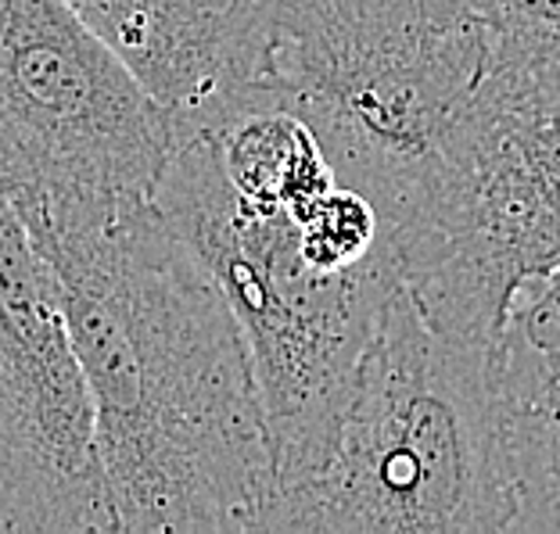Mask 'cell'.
I'll list each match as a JSON object with an SVG mask.
<instances>
[{"label":"cell","instance_id":"4","mask_svg":"<svg viewBox=\"0 0 560 534\" xmlns=\"http://www.w3.org/2000/svg\"><path fill=\"white\" fill-rule=\"evenodd\" d=\"M151 205L231 305L277 460L338 405L381 309L402 284L399 251L388 240L360 265L316 270L291 215L248 205L206 133L176 144Z\"/></svg>","mask_w":560,"mask_h":534},{"label":"cell","instance_id":"11","mask_svg":"<svg viewBox=\"0 0 560 534\" xmlns=\"http://www.w3.org/2000/svg\"><path fill=\"white\" fill-rule=\"evenodd\" d=\"M500 441L514 517L506 531L560 534V380L500 410Z\"/></svg>","mask_w":560,"mask_h":534},{"label":"cell","instance_id":"3","mask_svg":"<svg viewBox=\"0 0 560 534\" xmlns=\"http://www.w3.org/2000/svg\"><path fill=\"white\" fill-rule=\"evenodd\" d=\"M511 517L489 352L439 334L399 284L338 405L273 460L262 531L467 534Z\"/></svg>","mask_w":560,"mask_h":534},{"label":"cell","instance_id":"7","mask_svg":"<svg viewBox=\"0 0 560 534\" xmlns=\"http://www.w3.org/2000/svg\"><path fill=\"white\" fill-rule=\"evenodd\" d=\"M170 111L176 144L256 108L262 0H66Z\"/></svg>","mask_w":560,"mask_h":534},{"label":"cell","instance_id":"9","mask_svg":"<svg viewBox=\"0 0 560 534\" xmlns=\"http://www.w3.org/2000/svg\"><path fill=\"white\" fill-rule=\"evenodd\" d=\"M486 25V94L532 119H560V0H464Z\"/></svg>","mask_w":560,"mask_h":534},{"label":"cell","instance_id":"10","mask_svg":"<svg viewBox=\"0 0 560 534\" xmlns=\"http://www.w3.org/2000/svg\"><path fill=\"white\" fill-rule=\"evenodd\" d=\"M560 380V270L525 276L506 301L489 345L495 410L532 399Z\"/></svg>","mask_w":560,"mask_h":534},{"label":"cell","instance_id":"12","mask_svg":"<svg viewBox=\"0 0 560 534\" xmlns=\"http://www.w3.org/2000/svg\"><path fill=\"white\" fill-rule=\"evenodd\" d=\"M291 223H295L305 262H313L316 270H349L388 245L385 223L371 198L341 183L324 190L299 215H291Z\"/></svg>","mask_w":560,"mask_h":534},{"label":"cell","instance_id":"6","mask_svg":"<svg viewBox=\"0 0 560 534\" xmlns=\"http://www.w3.org/2000/svg\"><path fill=\"white\" fill-rule=\"evenodd\" d=\"M0 531H112L58 276L0 194Z\"/></svg>","mask_w":560,"mask_h":534},{"label":"cell","instance_id":"8","mask_svg":"<svg viewBox=\"0 0 560 534\" xmlns=\"http://www.w3.org/2000/svg\"><path fill=\"white\" fill-rule=\"evenodd\" d=\"M206 137H212L231 187L256 209L299 215L335 187L320 140L291 111L252 108L206 130Z\"/></svg>","mask_w":560,"mask_h":534},{"label":"cell","instance_id":"2","mask_svg":"<svg viewBox=\"0 0 560 534\" xmlns=\"http://www.w3.org/2000/svg\"><path fill=\"white\" fill-rule=\"evenodd\" d=\"M256 108L310 126L335 183L371 198L399 245L495 116L486 25L464 0H262Z\"/></svg>","mask_w":560,"mask_h":534},{"label":"cell","instance_id":"5","mask_svg":"<svg viewBox=\"0 0 560 534\" xmlns=\"http://www.w3.org/2000/svg\"><path fill=\"white\" fill-rule=\"evenodd\" d=\"M176 126L66 0H0V194L19 219L144 201Z\"/></svg>","mask_w":560,"mask_h":534},{"label":"cell","instance_id":"13","mask_svg":"<svg viewBox=\"0 0 560 534\" xmlns=\"http://www.w3.org/2000/svg\"><path fill=\"white\" fill-rule=\"evenodd\" d=\"M539 122V130H542V137L550 140V144L560 151V119H536Z\"/></svg>","mask_w":560,"mask_h":534},{"label":"cell","instance_id":"1","mask_svg":"<svg viewBox=\"0 0 560 534\" xmlns=\"http://www.w3.org/2000/svg\"><path fill=\"white\" fill-rule=\"evenodd\" d=\"M58 276L112 531H262L273 449L223 290L144 201L22 219Z\"/></svg>","mask_w":560,"mask_h":534}]
</instances>
